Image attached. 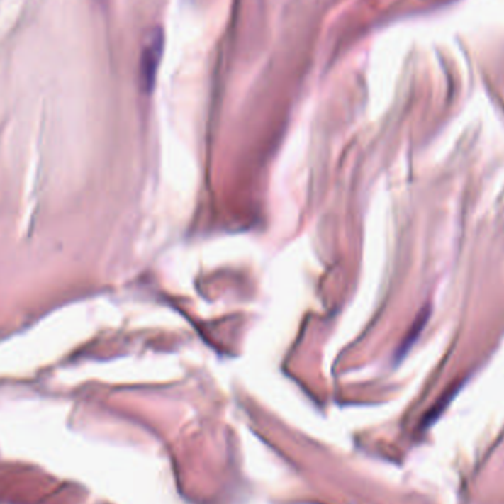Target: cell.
<instances>
[{
  "label": "cell",
  "mask_w": 504,
  "mask_h": 504,
  "mask_svg": "<svg viewBox=\"0 0 504 504\" xmlns=\"http://www.w3.org/2000/svg\"><path fill=\"white\" fill-rule=\"evenodd\" d=\"M164 53V31L158 27L149 33L140 55V84L145 91H152Z\"/></svg>",
  "instance_id": "cell-1"
},
{
  "label": "cell",
  "mask_w": 504,
  "mask_h": 504,
  "mask_svg": "<svg viewBox=\"0 0 504 504\" xmlns=\"http://www.w3.org/2000/svg\"><path fill=\"white\" fill-rule=\"evenodd\" d=\"M429 315H431V307L427 306V307H425V308L420 310V313H419L418 317H416L415 323L412 325V327H410V330H408L407 335H405L404 341H403V342L400 344V347H398L397 356H396L397 360H400L401 357H404L405 354L408 352V349L412 348L413 344L419 340V336H420L422 330L425 329V326H426V323H427V320H429Z\"/></svg>",
  "instance_id": "cell-2"
}]
</instances>
